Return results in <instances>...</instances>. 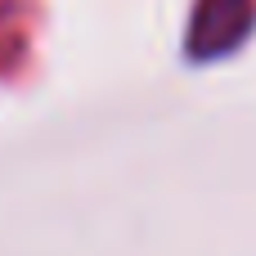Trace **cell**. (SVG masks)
Here are the masks:
<instances>
[{
	"instance_id": "6da1fadb",
	"label": "cell",
	"mask_w": 256,
	"mask_h": 256,
	"mask_svg": "<svg viewBox=\"0 0 256 256\" xmlns=\"http://www.w3.org/2000/svg\"><path fill=\"white\" fill-rule=\"evenodd\" d=\"M256 4L252 0H202L189 22V54L194 58H220L238 50V40L252 32Z\"/></svg>"
}]
</instances>
